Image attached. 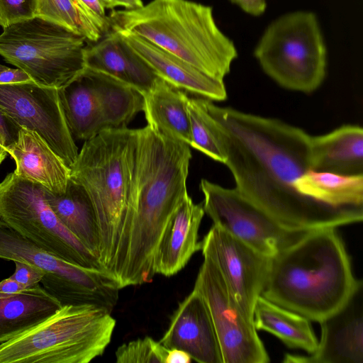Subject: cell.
Segmentation results:
<instances>
[{
  "mask_svg": "<svg viewBox=\"0 0 363 363\" xmlns=\"http://www.w3.org/2000/svg\"><path fill=\"white\" fill-rule=\"evenodd\" d=\"M206 106L235 189L283 228L309 231L362 221L363 207L330 206L296 189V180L311 169V135L208 99Z\"/></svg>",
  "mask_w": 363,
  "mask_h": 363,
  "instance_id": "obj_1",
  "label": "cell"
},
{
  "mask_svg": "<svg viewBox=\"0 0 363 363\" xmlns=\"http://www.w3.org/2000/svg\"><path fill=\"white\" fill-rule=\"evenodd\" d=\"M190 146L149 125L136 129L128 216L111 273L119 289L152 282L155 253L172 216L188 195Z\"/></svg>",
  "mask_w": 363,
  "mask_h": 363,
  "instance_id": "obj_2",
  "label": "cell"
},
{
  "mask_svg": "<svg viewBox=\"0 0 363 363\" xmlns=\"http://www.w3.org/2000/svg\"><path fill=\"white\" fill-rule=\"evenodd\" d=\"M343 240L335 228L307 232L271 257L262 295L310 321L342 309L358 289Z\"/></svg>",
  "mask_w": 363,
  "mask_h": 363,
  "instance_id": "obj_3",
  "label": "cell"
},
{
  "mask_svg": "<svg viewBox=\"0 0 363 363\" xmlns=\"http://www.w3.org/2000/svg\"><path fill=\"white\" fill-rule=\"evenodd\" d=\"M111 28L134 33L220 80L238 57L233 41L217 25L211 6L190 0H152L113 10Z\"/></svg>",
  "mask_w": 363,
  "mask_h": 363,
  "instance_id": "obj_4",
  "label": "cell"
},
{
  "mask_svg": "<svg viewBox=\"0 0 363 363\" xmlns=\"http://www.w3.org/2000/svg\"><path fill=\"white\" fill-rule=\"evenodd\" d=\"M136 152V129H106L85 140L70 178L86 191L96 216L98 260L111 274L125 233Z\"/></svg>",
  "mask_w": 363,
  "mask_h": 363,
  "instance_id": "obj_5",
  "label": "cell"
},
{
  "mask_svg": "<svg viewBox=\"0 0 363 363\" xmlns=\"http://www.w3.org/2000/svg\"><path fill=\"white\" fill-rule=\"evenodd\" d=\"M108 308L63 305L51 316L0 344V363H89L110 344L116 322Z\"/></svg>",
  "mask_w": 363,
  "mask_h": 363,
  "instance_id": "obj_6",
  "label": "cell"
},
{
  "mask_svg": "<svg viewBox=\"0 0 363 363\" xmlns=\"http://www.w3.org/2000/svg\"><path fill=\"white\" fill-rule=\"evenodd\" d=\"M264 72L281 86L310 93L323 83L327 48L316 14L294 11L272 21L254 50Z\"/></svg>",
  "mask_w": 363,
  "mask_h": 363,
  "instance_id": "obj_7",
  "label": "cell"
},
{
  "mask_svg": "<svg viewBox=\"0 0 363 363\" xmlns=\"http://www.w3.org/2000/svg\"><path fill=\"white\" fill-rule=\"evenodd\" d=\"M82 35L35 16L3 28L0 55L37 84L61 89L85 68Z\"/></svg>",
  "mask_w": 363,
  "mask_h": 363,
  "instance_id": "obj_8",
  "label": "cell"
},
{
  "mask_svg": "<svg viewBox=\"0 0 363 363\" xmlns=\"http://www.w3.org/2000/svg\"><path fill=\"white\" fill-rule=\"evenodd\" d=\"M0 223L67 262L105 269L60 221L45 200V188L13 172L0 182Z\"/></svg>",
  "mask_w": 363,
  "mask_h": 363,
  "instance_id": "obj_9",
  "label": "cell"
},
{
  "mask_svg": "<svg viewBox=\"0 0 363 363\" xmlns=\"http://www.w3.org/2000/svg\"><path fill=\"white\" fill-rule=\"evenodd\" d=\"M0 258L21 261L42 269L43 289L63 305L94 303L112 311L118 299V284L103 269L84 267L40 248L0 223Z\"/></svg>",
  "mask_w": 363,
  "mask_h": 363,
  "instance_id": "obj_10",
  "label": "cell"
},
{
  "mask_svg": "<svg viewBox=\"0 0 363 363\" xmlns=\"http://www.w3.org/2000/svg\"><path fill=\"white\" fill-rule=\"evenodd\" d=\"M203 298L218 338L223 363H267V350L231 296L219 270L208 257L197 274L194 289Z\"/></svg>",
  "mask_w": 363,
  "mask_h": 363,
  "instance_id": "obj_11",
  "label": "cell"
},
{
  "mask_svg": "<svg viewBox=\"0 0 363 363\" xmlns=\"http://www.w3.org/2000/svg\"><path fill=\"white\" fill-rule=\"evenodd\" d=\"M200 189L204 197V212L213 225L267 257L274 256L308 232L283 228L235 188H225L203 179Z\"/></svg>",
  "mask_w": 363,
  "mask_h": 363,
  "instance_id": "obj_12",
  "label": "cell"
},
{
  "mask_svg": "<svg viewBox=\"0 0 363 363\" xmlns=\"http://www.w3.org/2000/svg\"><path fill=\"white\" fill-rule=\"evenodd\" d=\"M0 111L20 128L36 132L70 169L79 152L57 89L32 80L0 84Z\"/></svg>",
  "mask_w": 363,
  "mask_h": 363,
  "instance_id": "obj_13",
  "label": "cell"
},
{
  "mask_svg": "<svg viewBox=\"0 0 363 363\" xmlns=\"http://www.w3.org/2000/svg\"><path fill=\"white\" fill-rule=\"evenodd\" d=\"M200 250L216 266L231 296L253 323L255 305L264 288L271 257L213 224L200 242Z\"/></svg>",
  "mask_w": 363,
  "mask_h": 363,
  "instance_id": "obj_14",
  "label": "cell"
},
{
  "mask_svg": "<svg viewBox=\"0 0 363 363\" xmlns=\"http://www.w3.org/2000/svg\"><path fill=\"white\" fill-rule=\"evenodd\" d=\"M319 323L316 350L307 356L286 354L284 362L363 363L362 287L342 309Z\"/></svg>",
  "mask_w": 363,
  "mask_h": 363,
  "instance_id": "obj_15",
  "label": "cell"
},
{
  "mask_svg": "<svg viewBox=\"0 0 363 363\" xmlns=\"http://www.w3.org/2000/svg\"><path fill=\"white\" fill-rule=\"evenodd\" d=\"M167 348L187 352L199 363H223L208 308L194 289L179 303L159 341Z\"/></svg>",
  "mask_w": 363,
  "mask_h": 363,
  "instance_id": "obj_16",
  "label": "cell"
},
{
  "mask_svg": "<svg viewBox=\"0 0 363 363\" xmlns=\"http://www.w3.org/2000/svg\"><path fill=\"white\" fill-rule=\"evenodd\" d=\"M111 28L117 30L155 73L172 86L211 101H222L226 99L227 92L223 80L206 74L138 35Z\"/></svg>",
  "mask_w": 363,
  "mask_h": 363,
  "instance_id": "obj_17",
  "label": "cell"
},
{
  "mask_svg": "<svg viewBox=\"0 0 363 363\" xmlns=\"http://www.w3.org/2000/svg\"><path fill=\"white\" fill-rule=\"evenodd\" d=\"M204 214L203 203H195L188 194L169 221L158 243L153 259L155 274L175 275L200 250L199 230Z\"/></svg>",
  "mask_w": 363,
  "mask_h": 363,
  "instance_id": "obj_18",
  "label": "cell"
},
{
  "mask_svg": "<svg viewBox=\"0 0 363 363\" xmlns=\"http://www.w3.org/2000/svg\"><path fill=\"white\" fill-rule=\"evenodd\" d=\"M84 64L86 67L110 75L141 93L150 89L160 77L113 28L98 41L86 46Z\"/></svg>",
  "mask_w": 363,
  "mask_h": 363,
  "instance_id": "obj_19",
  "label": "cell"
},
{
  "mask_svg": "<svg viewBox=\"0 0 363 363\" xmlns=\"http://www.w3.org/2000/svg\"><path fill=\"white\" fill-rule=\"evenodd\" d=\"M6 150L15 162L16 176L54 194L66 191L70 169L36 132L21 127L17 139Z\"/></svg>",
  "mask_w": 363,
  "mask_h": 363,
  "instance_id": "obj_20",
  "label": "cell"
},
{
  "mask_svg": "<svg viewBox=\"0 0 363 363\" xmlns=\"http://www.w3.org/2000/svg\"><path fill=\"white\" fill-rule=\"evenodd\" d=\"M311 169L344 175L363 174V129L344 125L311 137Z\"/></svg>",
  "mask_w": 363,
  "mask_h": 363,
  "instance_id": "obj_21",
  "label": "cell"
},
{
  "mask_svg": "<svg viewBox=\"0 0 363 363\" xmlns=\"http://www.w3.org/2000/svg\"><path fill=\"white\" fill-rule=\"evenodd\" d=\"M142 94L147 125L165 137L190 146L186 91L158 77L150 89Z\"/></svg>",
  "mask_w": 363,
  "mask_h": 363,
  "instance_id": "obj_22",
  "label": "cell"
},
{
  "mask_svg": "<svg viewBox=\"0 0 363 363\" xmlns=\"http://www.w3.org/2000/svg\"><path fill=\"white\" fill-rule=\"evenodd\" d=\"M61 307L40 284L0 298V344L39 324Z\"/></svg>",
  "mask_w": 363,
  "mask_h": 363,
  "instance_id": "obj_23",
  "label": "cell"
},
{
  "mask_svg": "<svg viewBox=\"0 0 363 363\" xmlns=\"http://www.w3.org/2000/svg\"><path fill=\"white\" fill-rule=\"evenodd\" d=\"M58 91L73 138L85 141L105 130L99 102L87 67Z\"/></svg>",
  "mask_w": 363,
  "mask_h": 363,
  "instance_id": "obj_24",
  "label": "cell"
},
{
  "mask_svg": "<svg viewBox=\"0 0 363 363\" xmlns=\"http://www.w3.org/2000/svg\"><path fill=\"white\" fill-rule=\"evenodd\" d=\"M45 198L60 221L98 259L96 216L83 186L70 178L64 193L54 194L45 189Z\"/></svg>",
  "mask_w": 363,
  "mask_h": 363,
  "instance_id": "obj_25",
  "label": "cell"
},
{
  "mask_svg": "<svg viewBox=\"0 0 363 363\" xmlns=\"http://www.w3.org/2000/svg\"><path fill=\"white\" fill-rule=\"evenodd\" d=\"M253 323L257 330H262L274 335L289 348L302 350L308 354L317 349L318 340L308 319L262 296L256 301Z\"/></svg>",
  "mask_w": 363,
  "mask_h": 363,
  "instance_id": "obj_26",
  "label": "cell"
},
{
  "mask_svg": "<svg viewBox=\"0 0 363 363\" xmlns=\"http://www.w3.org/2000/svg\"><path fill=\"white\" fill-rule=\"evenodd\" d=\"M296 189L333 207H363V174L344 175L307 170L295 182Z\"/></svg>",
  "mask_w": 363,
  "mask_h": 363,
  "instance_id": "obj_27",
  "label": "cell"
},
{
  "mask_svg": "<svg viewBox=\"0 0 363 363\" xmlns=\"http://www.w3.org/2000/svg\"><path fill=\"white\" fill-rule=\"evenodd\" d=\"M89 69L106 129L126 128L143 110V94L110 75Z\"/></svg>",
  "mask_w": 363,
  "mask_h": 363,
  "instance_id": "obj_28",
  "label": "cell"
},
{
  "mask_svg": "<svg viewBox=\"0 0 363 363\" xmlns=\"http://www.w3.org/2000/svg\"><path fill=\"white\" fill-rule=\"evenodd\" d=\"M35 16L65 27L90 43L98 41L111 28L108 16H99L80 0H36Z\"/></svg>",
  "mask_w": 363,
  "mask_h": 363,
  "instance_id": "obj_29",
  "label": "cell"
},
{
  "mask_svg": "<svg viewBox=\"0 0 363 363\" xmlns=\"http://www.w3.org/2000/svg\"><path fill=\"white\" fill-rule=\"evenodd\" d=\"M206 99L188 96L186 106L191 128L190 146L224 164L226 158L216 138L212 117L206 106Z\"/></svg>",
  "mask_w": 363,
  "mask_h": 363,
  "instance_id": "obj_30",
  "label": "cell"
},
{
  "mask_svg": "<svg viewBox=\"0 0 363 363\" xmlns=\"http://www.w3.org/2000/svg\"><path fill=\"white\" fill-rule=\"evenodd\" d=\"M169 348L146 336L121 345L116 351L117 363H165Z\"/></svg>",
  "mask_w": 363,
  "mask_h": 363,
  "instance_id": "obj_31",
  "label": "cell"
},
{
  "mask_svg": "<svg viewBox=\"0 0 363 363\" xmlns=\"http://www.w3.org/2000/svg\"><path fill=\"white\" fill-rule=\"evenodd\" d=\"M36 14V0H0V26L33 18Z\"/></svg>",
  "mask_w": 363,
  "mask_h": 363,
  "instance_id": "obj_32",
  "label": "cell"
},
{
  "mask_svg": "<svg viewBox=\"0 0 363 363\" xmlns=\"http://www.w3.org/2000/svg\"><path fill=\"white\" fill-rule=\"evenodd\" d=\"M14 263L16 270L10 277L26 288L39 284L45 274L42 269L31 264L21 261H14Z\"/></svg>",
  "mask_w": 363,
  "mask_h": 363,
  "instance_id": "obj_33",
  "label": "cell"
},
{
  "mask_svg": "<svg viewBox=\"0 0 363 363\" xmlns=\"http://www.w3.org/2000/svg\"><path fill=\"white\" fill-rule=\"evenodd\" d=\"M20 127L0 111V144L6 148L16 141Z\"/></svg>",
  "mask_w": 363,
  "mask_h": 363,
  "instance_id": "obj_34",
  "label": "cell"
},
{
  "mask_svg": "<svg viewBox=\"0 0 363 363\" xmlns=\"http://www.w3.org/2000/svg\"><path fill=\"white\" fill-rule=\"evenodd\" d=\"M246 13L252 16L262 15L267 9L266 0H229Z\"/></svg>",
  "mask_w": 363,
  "mask_h": 363,
  "instance_id": "obj_35",
  "label": "cell"
},
{
  "mask_svg": "<svg viewBox=\"0 0 363 363\" xmlns=\"http://www.w3.org/2000/svg\"><path fill=\"white\" fill-rule=\"evenodd\" d=\"M32 80L24 71L16 68H7L0 72V84H13ZM33 81V80H32Z\"/></svg>",
  "mask_w": 363,
  "mask_h": 363,
  "instance_id": "obj_36",
  "label": "cell"
},
{
  "mask_svg": "<svg viewBox=\"0 0 363 363\" xmlns=\"http://www.w3.org/2000/svg\"><path fill=\"white\" fill-rule=\"evenodd\" d=\"M27 289L11 277L0 282V298L7 297Z\"/></svg>",
  "mask_w": 363,
  "mask_h": 363,
  "instance_id": "obj_37",
  "label": "cell"
},
{
  "mask_svg": "<svg viewBox=\"0 0 363 363\" xmlns=\"http://www.w3.org/2000/svg\"><path fill=\"white\" fill-rule=\"evenodd\" d=\"M104 9H113L123 7V9H134L143 5L141 0H99Z\"/></svg>",
  "mask_w": 363,
  "mask_h": 363,
  "instance_id": "obj_38",
  "label": "cell"
},
{
  "mask_svg": "<svg viewBox=\"0 0 363 363\" xmlns=\"http://www.w3.org/2000/svg\"><path fill=\"white\" fill-rule=\"evenodd\" d=\"M191 360L187 352L176 348H169L165 363H189Z\"/></svg>",
  "mask_w": 363,
  "mask_h": 363,
  "instance_id": "obj_39",
  "label": "cell"
},
{
  "mask_svg": "<svg viewBox=\"0 0 363 363\" xmlns=\"http://www.w3.org/2000/svg\"><path fill=\"white\" fill-rule=\"evenodd\" d=\"M86 6L102 18H107L105 9L99 0H80Z\"/></svg>",
  "mask_w": 363,
  "mask_h": 363,
  "instance_id": "obj_40",
  "label": "cell"
},
{
  "mask_svg": "<svg viewBox=\"0 0 363 363\" xmlns=\"http://www.w3.org/2000/svg\"><path fill=\"white\" fill-rule=\"evenodd\" d=\"M7 154L8 152L6 150V148L0 144V165L4 160V159L6 157Z\"/></svg>",
  "mask_w": 363,
  "mask_h": 363,
  "instance_id": "obj_41",
  "label": "cell"
},
{
  "mask_svg": "<svg viewBox=\"0 0 363 363\" xmlns=\"http://www.w3.org/2000/svg\"><path fill=\"white\" fill-rule=\"evenodd\" d=\"M8 67L0 64V72L7 69Z\"/></svg>",
  "mask_w": 363,
  "mask_h": 363,
  "instance_id": "obj_42",
  "label": "cell"
}]
</instances>
